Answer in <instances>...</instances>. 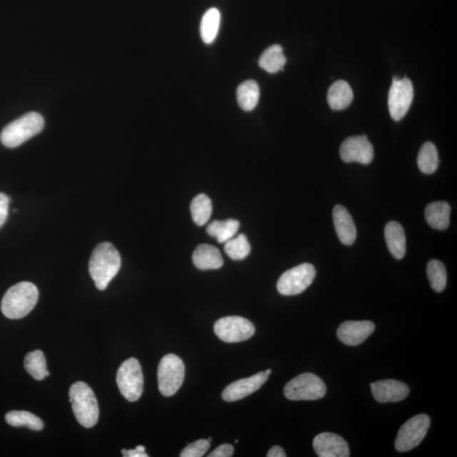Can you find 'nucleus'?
I'll return each mask as SVG.
<instances>
[{"mask_svg": "<svg viewBox=\"0 0 457 457\" xmlns=\"http://www.w3.org/2000/svg\"><path fill=\"white\" fill-rule=\"evenodd\" d=\"M120 253L113 244L103 242L96 246L91 255L89 273L99 291H104L120 271Z\"/></svg>", "mask_w": 457, "mask_h": 457, "instance_id": "1", "label": "nucleus"}, {"mask_svg": "<svg viewBox=\"0 0 457 457\" xmlns=\"http://www.w3.org/2000/svg\"><path fill=\"white\" fill-rule=\"evenodd\" d=\"M38 288L31 282H20L13 286L4 294L1 311L4 316L20 319L29 315L38 303Z\"/></svg>", "mask_w": 457, "mask_h": 457, "instance_id": "2", "label": "nucleus"}, {"mask_svg": "<svg viewBox=\"0 0 457 457\" xmlns=\"http://www.w3.org/2000/svg\"><path fill=\"white\" fill-rule=\"evenodd\" d=\"M69 396L77 421L85 428L94 427L99 421V408L97 398L88 383L81 381L73 383Z\"/></svg>", "mask_w": 457, "mask_h": 457, "instance_id": "3", "label": "nucleus"}, {"mask_svg": "<svg viewBox=\"0 0 457 457\" xmlns=\"http://www.w3.org/2000/svg\"><path fill=\"white\" fill-rule=\"evenodd\" d=\"M44 120L39 113L25 114L4 128L0 139L7 148H16L43 131Z\"/></svg>", "mask_w": 457, "mask_h": 457, "instance_id": "4", "label": "nucleus"}, {"mask_svg": "<svg viewBox=\"0 0 457 457\" xmlns=\"http://www.w3.org/2000/svg\"><path fill=\"white\" fill-rule=\"evenodd\" d=\"M326 386L313 373H304L291 379L285 386L284 393L291 401H316L326 395Z\"/></svg>", "mask_w": 457, "mask_h": 457, "instance_id": "5", "label": "nucleus"}, {"mask_svg": "<svg viewBox=\"0 0 457 457\" xmlns=\"http://www.w3.org/2000/svg\"><path fill=\"white\" fill-rule=\"evenodd\" d=\"M185 378V365L175 354L164 356L158 368V382L160 393L170 397L176 394Z\"/></svg>", "mask_w": 457, "mask_h": 457, "instance_id": "6", "label": "nucleus"}, {"mask_svg": "<svg viewBox=\"0 0 457 457\" xmlns=\"http://www.w3.org/2000/svg\"><path fill=\"white\" fill-rule=\"evenodd\" d=\"M116 382L126 400H139L144 392V378L139 360L131 358L125 361L118 370Z\"/></svg>", "mask_w": 457, "mask_h": 457, "instance_id": "7", "label": "nucleus"}, {"mask_svg": "<svg viewBox=\"0 0 457 457\" xmlns=\"http://www.w3.org/2000/svg\"><path fill=\"white\" fill-rule=\"evenodd\" d=\"M316 271L313 265L303 263L286 271L278 278L277 289L281 295L296 296L301 294L312 285Z\"/></svg>", "mask_w": 457, "mask_h": 457, "instance_id": "8", "label": "nucleus"}, {"mask_svg": "<svg viewBox=\"0 0 457 457\" xmlns=\"http://www.w3.org/2000/svg\"><path fill=\"white\" fill-rule=\"evenodd\" d=\"M431 418L426 414L415 416L406 421L397 433L395 446L400 452L409 451L420 445L426 436Z\"/></svg>", "mask_w": 457, "mask_h": 457, "instance_id": "9", "label": "nucleus"}, {"mask_svg": "<svg viewBox=\"0 0 457 457\" xmlns=\"http://www.w3.org/2000/svg\"><path fill=\"white\" fill-rule=\"evenodd\" d=\"M413 85L408 77L394 76L388 91V111L393 120L400 121L408 112L413 101Z\"/></svg>", "mask_w": 457, "mask_h": 457, "instance_id": "10", "label": "nucleus"}, {"mask_svg": "<svg viewBox=\"0 0 457 457\" xmlns=\"http://www.w3.org/2000/svg\"><path fill=\"white\" fill-rule=\"evenodd\" d=\"M214 332L223 341L236 343L253 337L255 333L253 323L248 319L239 316L221 318L214 323Z\"/></svg>", "mask_w": 457, "mask_h": 457, "instance_id": "11", "label": "nucleus"}, {"mask_svg": "<svg viewBox=\"0 0 457 457\" xmlns=\"http://www.w3.org/2000/svg\"><path fill=\"white\" fill-rule=\"evenodd\" d=\"M340 154L346 163L368 164L373 159V148L367 136H354L343 141Z\"/></svg>", "mask_w": 457, "mask_h": 457, "instance_id": "12", "label": "nucleus"}, {"mask_svg": "<svg viewBox=\"0 0 457 457\" xmlns=\"http://www.w3.org/2000/svg\"><path fill=\"white\" fill-rule=\"evenodd\" d=\"M268 378L266 373L260 372L253 376L233 382L224 390L222 398L228 402L243 399L261 388Z\"/></svg>", "mask_w": 457, "mask_h": 457, "instance_id": "13", "label": "nucleus"}, {"mask_svg": "<svg viewBox=\"0 0 457 457\" xmlns=\"http://www.w3.org/2000/svg\"><path fill=\"white\" fill-rule=\"evenodd\" d=\"M313 449L319 457H348L347 442L336 433H322L314 438Z\"/></svg>", "mask_w": 457, "mask_h": 457, "instance_id": "14", "label": "nucleus"}, {"mask_svg": "<svg viewBox=\"0 0 457 457\" xmlns=\"http://www.w3.org/2000/svg\"><path fill=\"white\" fill-rule=\"evenodd\" d=\"M376 326L371 321H346L337 330L339 340L347 346H358L372 335Z\"/></svg>", "mask_w": 457, "mask_h": 457, "instance_id": "15", "label": "nucleus"}, {"mask_svg": "<svg viewBox=\"0 0 457 457\" xmlns=\"http://www.w3.org/2000/svg\"><path fill=\"white\" fill-rule=\"evenodd\" d=\"M374 398L381 403L403 401L409 395V387L395 379H383L371 383Z\"/></svg>", "mask_w": 457, "mask_h": 457, "instance_id": "16", "label": "nucleus"}, {"mask_svg": "<svg viewBox=\"0 0 457 457\" xmlns=\"http://www.w3.org/2000/svg\"><path fill=\"white\" fill-rule=\"evenodd\" d=\"M333 219L338 238L343 244L353 245L356 238V228L348 210L336 205L333 210Z\"/></svg>", "mask_w": 457, "mask_h": 457, "instance_id": "17", "label": "nucleus"}, {"mask_svg": "<svg viewBox=\"0 0 457 457\" xmlns=\"http://www.w3.org/2000/svg\"><path fill=\"white\" fill-rule=\"evenodd\" d=\"M193 261L195 266L202 271L219 269L224 264L221 251L216 246L208 244L199 245L195 249Z\"/></svg>", "mask_w": 457, "mask_h": 457, "instance_id": "18", "label": "nucleus"}, {"mask_svg": "<svg viewBox=\"0 0 457 457\" xmlns=\"http://www.w3.org/2000/svg\"><path fill=\"white\" fill-rule=\"evenodd\" d=\"M385 238L393 257L402 259L406 254V235L398 222H388L385 228Z\"/></svg>", "mask_w": 457, "mask_h": 457, "instance_id": "19", "label": "nucleus"}, {"mask_svg": "<svg viewBox=\"0 0 457 457\" xmlns=\"http://www.w3.org/2000/svg\"><path fill=\"white\" fill-rule=\"evenodd\" d=\"M327 100L333 111H342L348 108L353 102V89L346 81H337L328 89Z\"/></svg>", "mask_w": 457, "mask_h": 457, "instance_id": "20", "label": "nucleus"}, {"mask_svg": "<svg viewBox=\"0 0 457 457\" xmlns=\"http://www.w3.org/2000/svg\"><path fill=\"white\" fill-rule=\"evenodd\" d=\"M424 214L428 225L436 230H446L450 226L451 207L446 202L429 204Z\"/></svg>", "mask_w": 457, "mask_h": 457, "instance_id": "21", "label": "nucleus"}, {"mask_svg": "<svg viewBox=\"0 0 457 457\" xmlns=\"http://www.w3.org/2000/svg\"><path fill=\"white\" fill-rule=\"evenodd\" d=\"M286 63V57L283 53L281 45L271 46L262 54L258 61V65L268 73H277L283 70Z\"/></svg>", "mask_w": 457, "mask_h": 457, "instance_id": "22", "label": "nucleus"}, {"mask_svg": "<svg viewBox=\"0 0 457 457\" xmlns=\"http://www.w3.org/2000/svg\"><path fill=\"white\" fill-rule=\"evenodd\" d=\"M237 102L245 111H251L257 107L259 97V86L255 81H246L241 84L236 91Z\"/></svg>", "mask_w": 457, "mask_h": 457, "instance_id": "23", "label": "nucleus"}, {"mask_svg": "<svg viewBox=\"0 0 457 457\" xmlns=\"http://www.w3.org/2000/svg\"><path fill=\"white\" fill-rule=\"evenodd\" d=\"M239 228V221L228 219L226 221H216L210 223L207 228V232L209 236L216 238L219 243H225L236 235Z\"/></svg>", "mask_w": 457, "mask_h": 457, "instance_id": "24", "label": "nucleus"}, {"mask_svg": "<svg viewBox=\"0 0 457 457\" xmlns=\"http://www.w3.org/2000/svg\"><path fill=\"white\" fill-rule=\"evenodd\" d=\"M6 421L12 427H26L40 431L44 427L42 419L26 411H11L6 415Z\"/></svg>", "mask_w": 457, "mask_h": 457, "instance_id": "25", "label": "nucleus"}, {"mask_svg": "<svg viewBox=\"0 0 457 457\" xmlns=\"http://www.w3.org/2000/svg\"><path fill=\"white\" fill-rule=\"evenodd\" d=\"M221 20V13L217 9L211 8L206 11L200 26L201 36L205 44H212L216 39Z\"/></svg>", "mask_w": 457, "mask_h": 457, "instance_id": "26", "label": "nucleus"}, {"mask_svg": "<svg viewBox=\"0 0 457 457\" xmlns=\"http://www.w3.org/2000/svg\"><path fill=\"white\" fill-rule=\"evenodd\" d=\"M25 369L36 381H43L50 376L47 370V363L42 351H31L26 356L24 362Z\"/></svg>", "mask_w": 457, "mask_h": 457, "instance_id": "27", "label": "nucleus"}, {"mask_svg": "<svg viewBox=\"0 0 457 457\" xmlns=\"http://www.w3.org/2000/svg\"><path fill=\"white\" fill-rule=\"evenodd\" d=\"M191 217L196 225L202 226L206 225L211 217L213 206L211 200L207 195L199 194L191 201Z\"/></svg>", "mask_w": 457, "mask_h": 457, "instance_id": "28", "label": "nucleus"}, {"mask_svg": "<svg viewBox=\"0 0 457 457\" xmlns=\"http://www.w3.org/2000/svg\"><path fill=\"white\" fill-rule=\"evenodd\" d=\"M440 160H438V151L431 141L424 144L419 151L418 164L419 170L427 175H431L436 171Z\"/></svg>", "mask_w": 457, "mask_h": 457, "instance_id": "29", "label": "nucleus"}, {"mask_svg": "<svg viewBox=\"0 0 457 457\" xmlns=\"http://www.w3.org/2000/svg\"><path fill=\"white\" fill-rule=\"evenodd\" d=\"M427 276L434 291L442 292L445 290L447 276L446 267L443 263L436 259L431 260L427 266Z\"/></svg>", "mask_w": 457, "mask_h": 457, "instance_id": "30", "label": "nucleus"}, {"mask_svg": "<svg viewBox=\"0 0 457 457\" xmlns=\"http://www.w3.org/2000/svg\"><path fill=\"white\" fill-rule=\"evenodd\" d=\"M225 251L231 259L242 260L250 254L251 246L246 236L241 234L225 242Z\"/></svg>", "mask_w": 457, "mask_h": 457, "instance_id": "31", "label": "nucleus"}, {"mask_svg": "<svg viewBox=\"0 0 457 457\" xmlns=\"http://www.w3.org/2000/svg\"><path fill=\"white\" fill-rule=\"evenodd\" d=\"M210 442L208 440H199L184 448L181 457H202L209 451Z\"/></svg>", "mask_w": 457, "mask_h": 457, "instance_id": "32", "label": "nucleus"}, {"mask_svg": "<svg viewBox=\"0 0 457 457\" xmlns=\"http://www.w3.org/2000/svg\"><path fill=\"white\" fill-rule=\"evenodd\" d=\"M11 199L6 194L0 193V228L6 223L9 214Z\"/></svg>", "mask_w": 457, "mask_h": 457, "instance_id": "33", "label": "nucleus"}, {"mask_svg": "<svg viewBox=\"0 0 457 457\" xmlns=\"http://www.w3.org/2000/svg\"><path fill=\"white\" fill-rule=\"evenodd\" d=\"M234 454V447L231 445L219 446L209 455V457H231Z\"/></svg>", "mask_w": 457, "mask_h": 457, "instance_id": "34", "label": "nucleus"}, {"mask_svg": "<svg viewBox=\"0 0 457 457\" xmlns=\"http://www.w3.org/2000/svg\"><path fill=\"white\" fill-rule=\"evenodd\" d=\"M121 453L123 456L126 457H149V455L146 453L145 451H141L139 449L134 450H126L123 449L121 451Z\"/></svg>", "mask_w": 457, "mask_h": 457, "instance_id": "35", "label": "nucleus"}, {"mask_svg": "<svg viewBox=\"0 0 457 457\" xmlns=\"http://www.w3.org/2000/svg\"><path fill=\"white\" fill-rule=\"evenodd\" d=\"M268 457H286V454L283 448L278 446H276L271 448V450L268 451Z\"/></svg>", "mask_w": 457, "mask_h": 457, "instance_id": "36", "label": "nucleus"}, {"mask_svg": "<svg viewBox=\"0 0 457 457\" xmlns=\"http://www.w3.org/2000/svg\"><path fill=\"white\" fill-rule=\"evenodd\" d=\"M136 449H139V450H140L141 451H145V447L144 446H136Z\"/></svg>", "mask_w": 457, "mask_h": 457, "instance_id": "37", "label": "nucleus"}, {"mask_svg": "<svg viewBox=\"0 0 457 457\" xmlns=\"http://www.w3.org/2000/svg\"><path fill=\"white\" fill-rule=\"evenodd\" d=\"M271 372H272L271 369H268L266 370V371H265V373H266V374H268V376H271Z\"/></svg>", "mask_w": 457, "mask_h": 457, "instance_id": "38", "label": "nucleus"}, {"mask_svg": "<svg viewBox=\"0 0 457 457\" xmlns=\"http://www.w3.org/2000/svg\"><path fill=\"white\" fill-rule=\"evenodd\" d=\"M208 441H209V442H210V441H212V437H209Z\"/></svg>", "mask_w": 457, "mask_h": 457, "instance_id": "39", "label": "nucleus"}]
</instances>
